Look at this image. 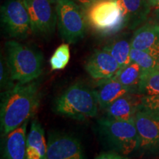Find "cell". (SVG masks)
Segmentation results:
<instances>
[{"label": "cell", "instance_id": "obj_1", "mask_svg": "<svg viewBox=\"0 0 159 159\" xmlns=\"http://www.w3.org/2000/svg\"><path fill=\"white\" fill-rule=\"evenodd\" d=\"M41 97L42 94L37 80L25 84L16 83L2 93L0 103L2 138L34 116L39 108Z\"/></svg>", "mask_w": 159, "mask_h": 159}, {"label": "cell", "instance_id": "obj_2", "mask_svg": "<svg viewBox=\"0 0 159 159\" xmlns=\"http://www.w3.org/2000/svg\"><path fill=\"white\" fill-rule=\"evenodd\" d=\"M5 49L12 80L25 84L39 78L43 71V56L41 52L14 40L5 43Z\"/></svg>", "mask_w": 159, "mask_h": 159}, {"label": "cell", "instance_id": "obj_3", "mask_svg": "<svg viewBox=\"0 0 159 159\" xmlns=\"http://www.w3.org/2000/svg\"><path fill=\"white\" fill-rule=\"evenodd\" d=\"M98 105L94 90L82 83H75L57 97L53 111L61 116L85 121L97 116Z\"/></svg>", "mask_w": 159, "mask_h": 159}, {"label": "cell", "instance_id": "obj_4", "mask_svg": "<svg viewBox=\"0 0 159 159\" xmlns=\"http://www.w3.org/2000/svg\"><path fill=\"white\" fill-rule=\"evenodd\" d=\"M98 129L109 147L114 152L128 156L138 152L139 136L134 122H124L108 117L98 120Z\"/></svg>", "mask_w": 159, "mask_h": 159}, {"label": "cell", "instance_id": "obj_5", "mask_svg": "<svg viewBox=\"0 0 159 159\" xmlns=\"http://www.w3.org/2000/svg\"><path fill=\"white\" fill-rule=\"evenodd\" d=\"M88 25L102 36H111L127 27L117 0H99L85 9Z\"/></svg>", "mask_w": 159, "mask_h": 159}, {"label": "cell", "instance_id": "obj_6", "mask_svg": "<svg viewBox=\"0 0 159 159\" xmlns=\"http://www.w3.org/2000/svg\"><path fill=\"white\" fill-rule=\"evenodd\" d=\"M57 27L61 39L76 43L84 38L87 29L85 11L72 0H56Z\"/></svg>", "mask_w": 159, "mask_h": 159}, {"label": "cell", "instance_id": "obj_7", "mask_svg": "<svg viewBox=\"0 0 159 159\" xmlns=\"http://www.w3.org/2000/svg\"><path fill=\"white\" fill-rule=\"evenodd\" d=\"M1 22L11 38L25 39L33 33L30 18L23 0H7L2 5Z\"/></svg>", "mask_w": 159, "mask_h": 159}, {"label": "cell", "instance_id": "obj_8", "mask_svg": "<svg viewBox=\"0 0 159 159\" xmlns=\"http://www.w3.org/2000/svg\"><path fill=\"white\" fill-rule=\"evenodd\" d=\"M23 1L30 18L32 32L38 36L50 37L57 21L56 0Z\"/></svg>", "mask_w": 159, "mask_h": 159}, {"label": "cell", "instance_id": "obj_9", "mask_svg": "<svg viewBox=\"0 0 159 159\" xmlns=\"http://www.w3.org/2000/svg\"><path fill=\"white\" fill-rule=\"evenodd\" d=\"M47 159H85L83 145L77 137L52 131L47 139Z\"/></svg>", "mask_w": 159, "mask_h": 159}, {"label": "cell", "instance_id": "obj_10", "mask_svg": "<svg viewBox=\"0 0 159 159\" xmlns=\"http://www.w3.org/2000/svg\"><path fill=\"white\" fill-rule=\"evenodd\" d=\"M134 122L139 136L138 152L159 158V120L139 111Z\"/></svg>", "mask_w": 159, "mask_h": 159}, {"label": "cell", "instance_id": "obj_11", "mask_svg": "<svg viewBox=\"0 0 159 159\" xmlns=\"http://www.w3.org/2000/svg\"><path fill=\"white\" fill-rule=\"evenodd\" d=\"M85 69L91 77L100 80L114 77L120 66L114 57L102 49L93 52L87 60Z\"/></svg>", "mask_w": 159, "mask_h": 159}, {"label": "cell", "instance_id": "obj_12", "mask_svg": "<svg viewBox=\"0 0 159 159\" xmlns=\"http://www.w3.org/2000/svg\"><path fill=\"white\" fill-rule=\"evenodd\" d=\"M142 95L139 93H128L111 103L105 110L106 116L124 122H134L139 111Z\"/></svg>", "mask_w": 159, "mask_h": 159}, {"label": "cell", "instance_id": "obj_13", "mask_svg": "<svg viewBox=\"0 0 159 159\" xmlns=\"http://www.w3.org/2000/svg\"><path fill=\"white\" fill-rule=\"evenodd\" d=\"M28 121L3 137L1 159H27V127Z\"/></svg>", "mask_w": 159, "mask_h": 159}, {"label": "cell", "instance_id": "obj_14", "mask_svg": "<svg viewBox=\"0 0 159 159\" xmlns=\"http://www.w3.org/2000/svg\"><path fill=\"white\" fill-rule=\"evenodd\" d=\"M131 48L151 52L159 55V24H144L134 32L130 39Z\"/></svg>", "mask_w": 159, "mask_h": 159}, {"label": "cell", "instance_id": "obj_15", "mask_svg": "<svg viewBox=\"0 0 159 159\" xmlns=\"http://www.w3.org/2000/svg\"><path fill=\"white\" fill-rule=\"evenodd\" d=\"M94 91L99 108L102 109H105L123 95L135 93L123 85L115 77L99 80L97 88Z\"/></svg>", "mask_w": 159, "mask_h": 159}, {"label": "cell", "instance_id": "obj_16", "mask_svg": "<svg viewBox=\"0 0 159 159\" xmlns=\"http://www.w3.org/2000/svg\"><path fill=\"white\" fill-rule=\"evenodd\" d=\"M123 14L127 27L135 29L146 21L150 13L151 7L148 0H117Z\"/></svg>", "mask_w": 159, "mask_h": 159}, {"label": "cell", "instance_id": "obj_17", "mask_svg": "<svg viewBox=\"0 0 159 159\" xmlns=\"http://www.w3.org/2000/svg\"><path fill=\"white\" fill-rule=\"evenodd\" d=\"M47 152L44 129L39 121L33 119L27 136V159H47Z\"/></svg>", "mask_w": 159, "mask_h": 159}, {"label": "cell", "instance_id": "obj_18", "mask_svg": "<svg viewBox=\"0 0 159 159\" xmlns=\"http://www.w3.org/2000/svg\"><path fill=\"white\" fill-rule=\"evenodd\" d=\"M102 49L114 57L120 69L132 62L130 58V40L125 38H119L105 45Z\"/></svg>", "mask_w": 159, "mask_h": 159}, {"label": "cell", "instance_id": "obj_19", "mask_svg": "<svg viewBox=\"0 0 159 159\" xmlns=\"http://www.w3.org/2000/svg\"><path fill=\"white\" fill-rule=\"evenodd\" d=\"M142 74L141 67L136 63L132 61L130 64L119 69L114 77L123 85L135 93H139L138 89Z\"/></svg>", "mask_w": 159, "mask_h": 159}, {"label": "cell", "instance_id": "obj_20", "mask_svg": "<svg viewBox=\"0 0 159 159\" xmlns=\"http://www.w3.org/2000/svg\"><path fill=\"white\" fill-rule=\"evenodd\" d=\"M138 92L142 96L159 95V69L142 71Z\"/></svg>", "mask_w": 159, "mask_h": 159}, {"label": "cell", "instance_id": "obj_21", "mask_svg": "<svg viewBox=\"0 0 159 159\" xmlns=\"http://www.w3.org/2000/svg\"><path fill=\"white\" fill-rule=\"evenodd\" d=\"M130 58L141 67L142 71L159 69V55L151 52L131 48Z\"/></svg>", "mask_w": 159, "mask_h": 159}, {"label": "cell", "instance_id": "obj_22", "mask_svg": "<svg viewBox=\"0 0 159 159\" xmlns=\"http://www.w3.org/2000/svg\"><path fill=\"white\" fill-rule=\"evenodd\" d=\"M70 59V49L69 43H63L52 55L49 63L52 70H61L66 66Z\"/></svg>", "mask_w": 159, "mask_h": 159}, {"label": "cell", "instance_id": "obj_23", "mask_svg": "<svg viewBox=\"0 0 159 159\" xmlns=\"http://www.w3.org/2000/svg\"><path fill=\"white\" fill-rule=\"evenodd\" d=\"M139 111L159 120V95L142 96Z\"/></svg>", "mask_w": 159, "mask_h": 159}, {"label": "cell", "instance_id": "obj_24", "mask_svg": "<svg viewBox=\"0 0 159 159\" xmlns=\"http://www.w3.org/2000/svg\"><path fill=\"white\" fill-rule=\"evenodd\" d=\"M0 83H1L2 90H6L11 87H13L14 84H13V80L11 79V72H10L8 66H7L6 59L1 58V63H0Z\"/></svg>", "mask_w": 159, "mask_h": 159}, {"label": "cell", "instance_id": "obj_25", "mask_svg": "<svg viewBox=\"0 0 159 159\" xmlns=\"http://www.w3.org/2000/svg\"><path fill=\"white\" fill-rule=\"evenodd\" d=\"M94 159H130L128 157L123 155H121L118 153V152H102L97 156Z\"/></svg>", "mask_w": 159, "mask_h": 159}, {"label": "cell", "instance_id": "obj_26", "mask_svg": "<svg viewBox=\"0 0 159 159\" xmlns=\"http://www.w3.org/2000/svg\"><path fill=\"white\" fill-rule=\"evenodd\" d=\"M76 1L78 2L80 5H82L83 7H85V8H87L89 6H91L92 4L99 1V0H76Z\"/></svg>", "mask_w": 159, "mask_h": 159}, {"label": "cell", "instance_id": "obj_27", "mask_svg": "<svg viewBox=\"0 0 159 159\" xmlns=\"http://www.w3.org/2000/svg\"><path fill=\"white\" fill-rule=\"evenodd\" d=\"M148 1L151 7H159V0H148Z\"/></svg>", "mask_w": 159, "mask_h": 159}, {"label": "cell", "instance_id": "obj_28", "mask_svg": "<svg viewBox=\"0 0 159 159\" xmlns=\"http://www.w3.org/2000/svg\"><path fill=\"white\" fill-rule=\"evenodd\" d=\"M154 19L155 21L159 24V7H156L154 12Z\"/></svg>", "mask_w": 159, "mask_h": 159}]
</instances>
